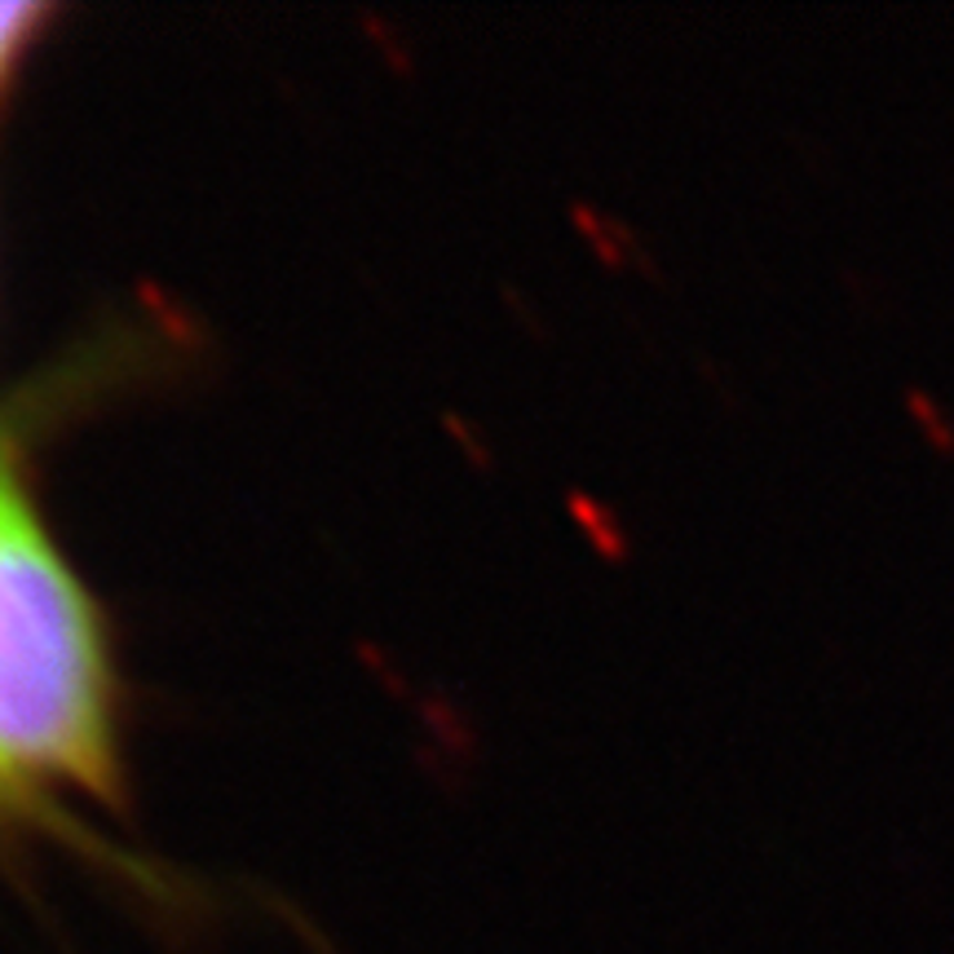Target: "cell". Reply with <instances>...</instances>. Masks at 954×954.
I'll use <instances>...</instances> for the list:
<instances>
[{"instance_id":"1","label":"cell","mask_w":954,"mask_h":954,"mask_svg":"<svg viewBox=\"0 0 954 954\" xmlns=\"http://www.w3.org/2000/svg\"><path fill=\"white\" fill-rule=\"evenodd\" d=\"M0 769L107 786L111 734L93 614L0 473Z\"/></svg>"},{"instance_id":"2","label":"cell","mask_w":954,"mask_h":954,"mask_svg":"<svg viewBox=\"0 0 954 954\" xmlns=\"http://www.w3.org/2000/svg\"><path fill=\"white\" fill-rule=\"evenodd\" d=\"M40 18L36 4H22V0H0V67L9 62V53L18 49V40L27 36V27Z\"/></svg>"},{"instance_id":"3","label":"cell","mask_w":954,"mask_h":954,"mask_svg":"<svg viewBox=\"0 0 954 954\" xmlns=\"http://www.w3.org/2000/svg\"><path fill=\"white\" fill-rule=\"evenodd\" d=\"M18 795H22V782H18V777H9V773L0 769V804H13Z\"/></svg>"}]
</instances>
